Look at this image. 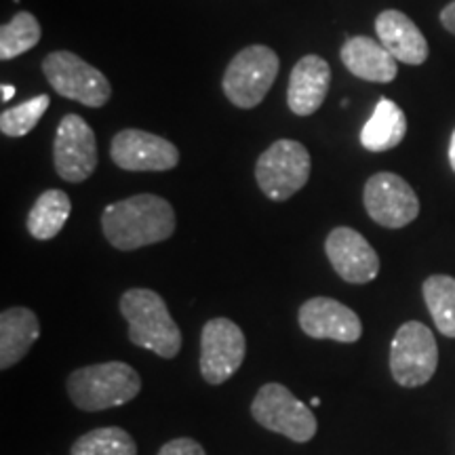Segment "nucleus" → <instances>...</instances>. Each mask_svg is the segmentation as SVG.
Here are the masks:
<instances>
[{"label": "nucleus", "instance_id": "obj_27", "mask_svg": "<svg viewBox=\"0 0 455 455\" xmlns=\"http://www.w3.org/2000/svg\"><path fill=\"white\" fill-rule=\"evenodd\" d=\"M0 91H3V101H9L15 95L13 84H3V87H0Z\"/></svg>", "mask_w": 455, "mask_h": 455}, {"label": "nucleus", "instance_id": "obj_22", "mask_svg": "<svg viewBox=\"0 0 455 455\" xmlns=\"http://www.w3.org/2000/svg\"><path fill=\"white\" fill-rule=\"evenodd\" d=\"M70 455H138V443L118 426L95 428L76 439Z\"/></svg>", "mask_w": 455, "mask_h": 455}, {"label": "nucleus", "instance_id": "obj_14", "mask_svg": "<svg viewBox=\"0 0 455 455\" xmlns=\"http://www.w3.org/2000/svg\"><path fill=\"white\" fill-rule=\"evenodd\" d=\"M299 327L312 339L355 344L363 335V323L346 304L331 298H312L299 308Z\"/></svg>", "mask_w": 455, "mask_h": 455}, {"label": "nucleus", "instance_id": "obj_18", "mask_svg": "<svg viewBox=\"0 0 455 455\" xmlns=\"http://www.w3.org/2000/svg\"><path fill=\"white\" fill-rule=\"evenodd\" d=\"M41 338V321L30 308L15 306L0 315V369L17 365Z\"/></svg>", "mask_w": 455, "mask_h": 455}, {"label": "nucleus", "instance_id": "obj_5", "mask_svg": "<svg viewBox=\"0 0 455 455\" xmlns=\"http://www.w3.org/2000/svg\"><path fill=\"white\" fill-rule=\"evenodd\" d=\"M310 152L295 140H278L255 163V180L270 201L283 203L298 195L310 180Z\"/></svg>", "mask_w": 455, "mask_h": 455}, {"label": "nucleus", "instance_id": "obj_6", "mask_svg": "<svg viewBox=\"0 0 455 455\" xmlns=\"http://www.w3.org/2000/svg\"><path fill=\"white\" fill-rule=\"evenodd\" d=\"M43 72L57 95L89 108L106 106L112 84L106 74L72 51H53L43 60Z\"/></svg>", "mask_w": 455, "mask_h": 455}, {"label": "nucleus", "instance_id": "obj_12", "mask_svg": "<svg viewBox=\"0 0 455 455\" xmlns=\"http://www.w3.org/2000/svg\"><path fill=\"white\" fill-rule=\"evenodd\" d=\"M110 156L124 171H171L180 163L178 146L141 129L118 131L112 140Z\"/></svg>", "mask_w": 455, "mask_h": 455}, {"label": "nucleus", "instance_id": "obj_13", "mask_svg": "<svg viewBox=\"0 0 455 455\" xmlns=\"http://www.w3.org/2000/svg\"><path fill=\"white\" fill-rule=\"evenodd\" d=\"M325 253L339 278L350 284L371 283L379 275V255L355 228H333L325 241Z\"/></svg>", "mask_w": 455, "mask_h": 455}, {"label": "nucleus", "instance_id": "obj_24", "mask_svg": "<svg viewBox=\"0 0 455 455\" xmlns=\"http://www.w3.org/2000/svg\"><path fill=\"white\" fill-rule=\"evenodd\" d=\"M49 108V95H36V98L24 101V104L9 108L0 114V131L7 138H24L41 123Z\"/></svg>", "mask_w": 455, "mask_h": 455}, {"label": "nucleus", "instance_id": "obj_4", "mask_svg": "<svg viewBox=\"0 0 455 455\" xmlns=\"http://www.w3.org/2000/svg\"><path fill=\"white\" fill-rule=\"evenodd\" d=\"M281 61L275 49L266 44H249L232 57L224 72L221 89L232 106L251 110L266 100L275 84Z\"/></svg>", "mask_w": 455, "mask_h": 455}, {"label": "nucleus", "instance_id": "obj_20", "mask_svg": "<svg viewBox=\"0 0 455 455\" xmlns=\"http://www.w3.org/2000/svg\"><path fill=\"white\" fill-rule=\"evenodd\" d=\"M72 212V201L64 190H47L36 198L28 213V232L36 241H51L61 232Z\"/></svg>", "mask_w": 455, "mask_h": 455}, {"label": "nucleus", "instance_id": "obj_2", "mask_svg": "<svg viewBox=\"0 0 455 455\" xmlns=\"http://www.w3.org/2000/svg\"><path fill=\"white\" fill-rule=\"evenodd\" d=\"M121 315L129 323L131 344L163 358H175L181 350V331L164 299L152 289H129L121 298Z\"/></svg>", "mask_w": 455, "mask_h": 455}, {"label": "nucleus", "instance_id": "obj_9", "mask_svg": "<svg viewBox=\"0 0 455 455\" xmlns=\"http://www.w3.org/2000/svg\"><path fill=\"white\" fill-rule=\"evenodd\" d=\"M247 355L243 329L230 318H212L201 333V373L204 382L220 386L241 369Z\"/></svg>", "mask_w": 455, "mask_h": 455}, {"label": "nucleus", "instance_id": "obj_3", "mask_svg": "<svg viewBox=\"0 0 455 455\" xmlns=\"http://www.w3.org/2000/svg\"><path fill=\"white\" fill-rule=\"evenodd\" d=\"M68 396L81 411H104L133 401L141 390V378L121 361L76 369L68 378Z\"/></svg>", "mask_w": 455, "mask_h": 455}, {"label": "nucleus", "instance_id": "obj_28", "mask_svg": "<svg viewBox=\"0 0 455 455\" xmlns=\"http://www.w3.org/2000/svg\"><path fill=\"white\" fill-rule=\"evenodd\" d=\"M449 163H451V169L455 171V131L451 135V141H449Z\"/></svg>", "mask_w": 455, "mask_h": 455}, {"label": "nucleus", "instance_id": "obj_10", "mask_svg": "<svg viewBox=\"0 0 455 455\" xmlns=\"http://www.w3.org/2000/svg\"><path fill=\"white\" fill-rule=\"evenodd\" d=\"M53 163L57 175L70 184H81L98 169V140L78 114L61 118L53 141Z\"/></svg>", "mask_w": 455, "mask_h": 455}, {"label": "nucleus", "instance_id": "obj_19", "mask_svg": "<svg viewBox=\"0 0 455 455\" xmlns=\"http://www.w3.org/2000/svg\"><path fill=\"white\" fill-rule=\"evenodd\" d=\"M407 116L388 98H379L371 118L361 131V144L369 152H388L405 140Z\"/></svg>", "mask_w": 455, "mask_h": 455}, {"label": "nucleus", "instance_id": "obj_1", "mask_svg": "<svg viewBox=\"0 0 455 455\" xmlns=\"http://www.w3.org/2000/svg\"><path fill=\"white\" fill-rule=\"evenodd\" d=\"M175 212L156 195H138L108 204L101 213V230L118 251H135L167 241L175 232Z\"/></svg>", "mask_w": 455, "mask_h": 455}, {"label": "nucleus", "instance_id": "obj_8", "mask_svg": "<svg viewBox=\"0 0 455 455\" xmlns=\"http://www.w3.org/2000/svg\"><path fill=\"white\" fill-rule=\"evenodd\" d=\"M251 415L266 430L295 443H308L316 435V418L312 409L295 398L283 384L261 386L251 403Z\"/></svg>", "mask_w": 455, "mask_h": 455}, {"label": "nucleus", "instance_id": "obj_21", "mask_svg": "<svg viewBox=\"0 0 455 455\" xmlns=\"http://www.w3.org/2000/svg\"><path fill=\"white\" fill-rule=\"evenodd\" d=\"M422 291L436 329L445 338L455 339V278L447 275L426 278Z\"/></svg>", "mask_w": 455, "mask_h": 455}, {"label": "nucleus", "instance_id": "obj_16", "mask_svg": "<svg viewBox=\"0 0 455 455\" xmlns=\"http://www.w3.org/2000/svg\"><path fill=\"white\" fill-rule=\"evenodd\" d=\"M379 43L390 51L396 61L407 66H422L428 60L430 47L419 28L403 11L386 9L375 20Z\"/></svg>", "mask_w": 455, "mask_h": 455}, {"label": "nucleus", "instance_id": "obj_26", "mask_svg": "<svg viewBox=\"0 0 455 455\" xmlns=\"http://www.w3.org/2000/svg\"><path fill=\"white\" fill-rule=\"evenodd\" d=\"M441 24L447 32H451L455 36V0L441 11Z\"/></svg>", "mask_w": 455, "mask_h": 455}, {"label": "nucleus", "instance_id": "obj_17", "mask_svg": "<svg viewBox=\"0 0 455 455\" xmlns=\"http://www.w3.org/2000/svg\"><path fill=\"white\" fill-rule=\"evenodd\" d=\"M341 64L350 74L369 83H392L398 74V61L382 43L369 36H350L339 51Z\"/></svg>", "mask_w": 455, "mask_h": 455}, {"label": "nucleus", "instance_id": "obj_25", "mask_svg": "<svg viewBox=\"0 0 455 455\" xmlns=\"http://www.w3.org/2000/svg\"><path fill=\"white\" fill-rule=\"evenodd\" d=\"M158 455H207L201 443H196L190 436H180V439L169 441L167 445L161 447Z\"/></svg>", "mask_w": 455, "mask_h": 455}, {"label": "nucleus", "instance_id": "obj_15", "mask_svg": "<svg viewBox=\"0 0 455 455\" xmlns=\"http://www.w3.org/2000/svg\"><path fill=\"white\" fill-rule=\"evenodd\" d=\"M329 84H331V68L321 55H304L289 74L287 104L295 116H312L325 104Z\"/></svg>", "mask_w": 455, "mask_h": 455}, {"label": "nucleus", "instance_id": "obj_23", "mask_svg": "<svg viewBox=\"0 0 455 455\" xmlns=\"http://www.w3.org/2000/svg\"><path fill=\"white\" fill-rule=\"evenodd\" d=\"M43 30L38 20L28 11L17 13L9 24L0 28V60L9 61L17 55H24L41 43Z\"/></svg>", "mask_w": 455, "mask_h": 455}, {"label": "nucleus", "instance_id": "obj_11", "mask_svg": "<svg viewBox=\"0 0 455 455\" xmlns=\"http://www.w3.org/2000/svg\"><path fill=\"white\" fill-rule=\"evenodd\" d=\"M363 203L375 224L398 230L419 215V201L413 188L401 175L382 171L367 180Z\"/></svg>", "mask_w": 455, "mask_h": 455}, {"label": "nucleus", "instance_id": "obj_7", "mask_svg": "<svg viewBox=\"0 0 455 455\" xmlns=\"http://www.w3.org/2000/svg\"><path fill=\"white\" fill-rule=\"evenodd\" d=\"M439 365V346L422 323L409 321L398 329L390 346V373L396 384L418 388L428 384Z\"/></svg>", "mask_w": 455, "mask_h": 455}, {"label": "nucleus", "instance_id": "obj_29", "mask_svg": "<svg viewBox=\"0 0 455 455\" xmlns=\"http://www.w3.org/2000/svg\"><path fill=\"white\" fill-rule=\"evenodd\" d=\"M316 405H321V398H318V396L312 398V407H316Z\"/></svg>", "mask_w": 455, "mask_h": 455}]
</instances>
